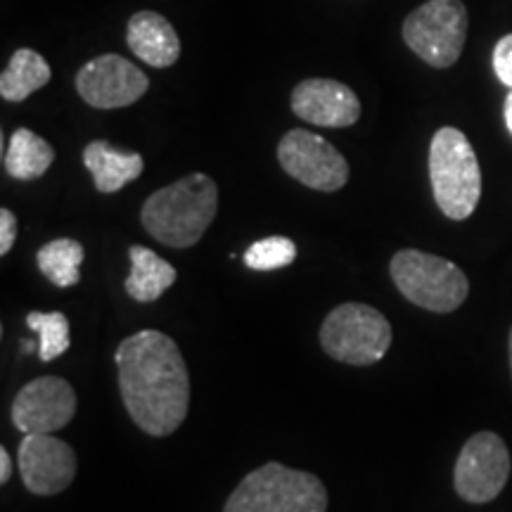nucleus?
<instances>
[{
  "mask_svg": "<svg viewBox=\"0 0 512 512\" xmlns=\"http://www.w3.org/2000/svg\"><path fill=\"white\" fill-rule=\"evenodd\" d=\"M119 392L140 430L169 437L190 408V375L181 349L159 330H140L117 349Z\"/></svg>",
  "mask_w": 512,
  "mask_h": 512,
  "instance_id": "1",
  "label": "nucleus"
},
{
  "mask_svg": "<svg viewBox=\"0 0 512 512\" xmlns=\"http://www.w3.org/2000/svg\"><path fill=\"white\" fill-rule=\"evenodd\" d=\"M219 209V188L207 174H190L152 192L140 211L147 233L166 247L197 245Z\"/></svg>",
  "mask_w": 512,
  "mask_h": 512,
  "instance_id": "2",
  "label": "nucleus"
},
{
  "mask_svg": "<svg viewBox=\"0 0 512 512\" xmlns=\"http://www.w3.org/2000/svg\"><path fill=\"white\" fill-rule=\"evenodd\" d=\"M430 181L441 214L465 221L475 214L482 197V169L475 147L463 131L444 126L430 145Z\"/></svg>",
  "mask_w": 512,
  "mask_h": 512,
  "instance_id": "3",
  "label": "nucleus"
},
{
  "mask_svg": "<svg viewBox=\"0 0 512 512\" xmlns=\"http://www.w3.org/2000/svg\"><path fill=\"white\" fill-rule=\"evenodd\" d=\"M223 512H328V491L311 472L273 460L242 479Z\"/></svg>",
  "mask_w": 512,
  "mask_h": 512,
  "instance_id": "4",
  "label": "nucleus"
},
{
  "mask_svg": "<svg viewBox=\"0 0 512 512\" xmlns=\"http://www.w3.org/2000/svg\"><path fill=\"white\" fill-rule=\"evenodd\" d=\"M389 273L408 302L432 313H453L470 294L467 275L453 261L420 249L396 252Z\"/></svg>",
  "mask_w": 512,
  "mask_h": 512,
  "instance_id": "5",
  "label": "nucleus"
},
{
  "mask_svg": "<svg viewBox=\"0 0 512 512\" xmlns=\"http://www.w3.org/2000/svg\"><path fill=\"white\" fill-rule=\"evenodd\" d=\"M320 347L347 366H370L392 347V325L368 304H339L320 325Z\"/></svg>",
  "mask_w": 512,
  "mask_h": 512,
  "instance_id": "6",
  "label": "nucleus"
},
{
  "mask_svg": "<svg viewBox=\"0 0 512 512\" xmlns=\"http://www.w3.org/2000/svg\"><path fill=\"white\" fill-rule=\"evenodd\" d=\"M403 41L430 67H453L467 41L465 5L460 0H427L403 22Z\"/></svg>",
  "mask_w": 512,
  "mask_h": 512,
  "instance_id": "7",
  "label": "nucleus"
},
{
  "mask_svg": "<svg viewBox=\"0 0 512 512\" xmlns=\"http://www.w3.org/2000/svg\"><path fill=\"white\" fill-rule=\"evenodd\" d=\"M278 162L306 188L335 192L349 181V164L342 152L316 133L294 128L278 145Z\"/></svg>",
  "mask_w": 512,
  "mask_h": 512,
  "instance_id": "8",
  "label": "nucleus"
},
{
  "mask_svg": "<svg viewBox=\"0 0 512 512\" xmlns=\"http://www.w3.org/2000/svg\"><path fill=\"white\" fill-rule=\"evenodd\" d=\"M510 477V451L494 432H479L460 451L453 484L467 503H491L505 489Z\"/></svg>",
  "mask_w": 512,
  "mask_h": 512,
  "instance_id": "9",
  "label": "nucleus"
},
{
  "mask_svg": "<svg viewBox=\"0 0 512 512\" xmlns=\"http://www.w3.org/2000/svg\"><path fill=\"white\" fill-rule=\"evenodd\" d=\"M74 415V387L55 375L24 384L12 401V422L22 434H53L67 427Z\"/></svg>",
  "mask_w": 512,
  "mask_h": 512,
  "instance_id": "10",
  "label": "nucleus"
},
{
  "mask_svg": "<svg viewBox=\"0 0 512 512\" xmlns=\"http://www.w3.org/2000/svg\"><path fill=\"white\" fill-rule=\"evenodd\" d=\"M150 88L147 76L119 55H100L76 76V91L95 110H117L138 102Z\"/></svg>",
  "mask_w": 512,
  "mask_h": 512,
  "instance_id": "11",
  "label": "nucleus"
},
{
  "mask_svg": "<svg viewBox=\"0 0 512 512\" xmlns=\"http://www.w3.org/2000/svg\"><path fill=\"white\" fill-rule=\"evenodd\" d=\"M17 460L24 486L36 496L62 494L76 477L74 448L53 434H24Z\"/></svg>",
  "mask_w": 512,
  "mask_h": 512,
  "instance_id": "12",
  "label": "nucleus"
},
{
  "mask_svg": "<svg viewBox=\"0 0 512 512\" xmlns=\"http://www.w3.org/2000/svg\"><path fill=\"white\" fill-rule=\"evenodd\" d=\"M292 112L313 126L349 128L361 119V102L344 83L306 79L292 91Z\"/></svg>",
  "mask_w": 512,
  "mask_h": 512,
  "instance_id": "13",
  "label": "nucleus"
},
{
  "mask_svg": "<svg viewBox=\"0 0 512 512\" xmlns=\"http://www.w3.org/2000/svg\"><path fill=\"white\" fill-rule=\"evenodd\" d=\"M126 43L133 55L157 69L171 67L181 57V38L176 29L171 27L169 19L152 10H143L131 17L126 29Z\"/></svg>",
  "mask_w": 512,
  "mask_h": 512,
  "instance_id": "14",
  "label": "nucleus"
},
{
  "mask_svg": "<svg viewBox=\"0 0 512 512\" xmlns=\"http://www.w3.org/2000/svg\"><path fill=\"white\" fill-rule=\"evenodd\" d=\"M83 164L93 174L95 188L105 195L119 192L143 174L145 162L138 152H124L112 147L107 140H93L83 150Z\"/></svg>",
  "mask_w": 512,
  "mask_h": 512,
  "instance_id": "15",
  "label": "nucleus"
},
{
  "mask_svg": "<svg viewBox=\"0 0 512 512\" xmlns=\"http://www.w3.org/2000/svg\"><path fill=\"white\" fill-rule=\"evenodd\" d=\"M128 256H131V275L126 280V292L136 302H157L176 283V268L152 249L133 245L128 249Z\"/></svg>",
  "mask_w": 512,
  "mask_h": 512,
  "instance_id": "16",
  "label": "nucleus"
},
{
  "mask_svg": "<svg viewBox=\"0 0 512 512\" xmlns=\"http://www.w3.org/2000/svg\"><path fill=\"white\" fill-rule=\"evenodd\" d=\"M55 162V150L48 140L29 128H17L5 150V171L17 181H36Z\"/></svg>",
  "mask_w": 512,
  "mask_h": 512,
  "instance_id": "17",
  "label": "nucleus"
},
{
  "mask_svg": "<svg viewBox=\"0 0 512 512\" xmlns=\"http://www.w3.org/2000/svg\"><path fill=\"white\" fill-rule=\"evenodd\" d=\"M50 64L36 50L19 48L0 76V95L8 102H22L50 81Z\"/></svg>",
  "mask_w": 512,
  "mask_h": 512,
  "instance_id": "18",
  "label": "nucleus"
},
{
  "mask_svg": "<svg viewBox=\"0 0 512 512\" xmlns=\"http://www.w3.org/2000/svg\"><path fill=\"white\" fill-rule=\"evenodd\" d=\"M38 271H41L55 287H74L81 280L83 247L72 238H60L48 242L36 254Z\"/></svg>",
  "mask_w": 512,
  "mask_h": 512,
  "instance_id": "19",
  "label": "nucleus"
},
{
  "mask_svg": "<svg viewBox=\"0 0 512 512\" xmlns=\"http://www.w3.org/2000/svg\"><path fill=\"white\" fill-rule=\"evenodd\" d=\"M29 330L38 332V358L43 363L55 361L69 349V320L60 311H31L27 316Z\"/></svg>",
  "mask_w": 512,
  "mask_h": 512,
  "instance_id": "20",
  "label": "nucleus"
},
{
  "mask_svg": "<svg viewBox=\"0 0 512 512\" xmlns=\"http://www.w3.org/2000/svg\"><path fill=\"white\" fill-rule=\"evenodd\" d=\"M294 259H297V245L283 235L254 242L245 252V266L252 271H278L294 264Z\"/></svg>",
  "mask_w": 512,
  "mask_h": 512,
  "instance_id": "21",
  "label": "nucleus"
},
{
  "mask_svg": "<svg viewBox=\"0 0 512 512\" xmlns=\"http://www.w3.org/2000/svg\"><path fill=\"white\" fill-rule=\"evenodd\" d=\"M494 72L503 86L512 91V34L503 36L494 48Z\"/></svg>",
  "mask_w": 512,
  "mask_h": 512,
  "instance_id": "22",
  "label": "nucleus"
},
{
  "mask_svg": "<svg viewBox=\"0 0 512 512\" xmlns=\"http://www.w3.org/2000/svg\"><path fill=\"white\" fill-rule=\"evenodd\" d=\"M17 240V219L10 209H0V254H8Z\"/></svg>",
  "mask_w": 512,
  "mask_h": 512,
  "instance_id": "23",
  "label": "nucleus"
},
{
  "mask_svg": "<svg viewBox=\"0 0 512 512\" xmlns=\"http://www.w3.org/2000/svg\"><path fill=\"white\" fill-rule=\"evenodd\" d=\"M12 475V460L8 448H0V484H5Z\"/></svg>",
  "mask_w": 512,
  "mask_h": 512,
  "instance_id": "24",
  "label": "nucleus"
},
{
  "mask_svg": "<svg viewBox=\"0 0 512 512\" xmlns=\"http://www.w3.org/2000/svg\"><path fill=\"white\" fill-rule=\"evenodd\" d=\"M503 117H505V126H508V131L512 133V91L508 93V98H505Z\"/></svg>",
  "mask_w": 512,
  "mask_h": 512,
  "instance_id": "25",
  "label": "nucleus"
},
{
  "mask_svg": "<svg viewBox=\"0 0 512 512\" xmlns=\"http://www.w3.org/2000/svg\"><path fill=\"white\" fill-rule=\"evenodd\" d=\"M508 354H510V373H512V330H510V337H508Z\"/></svg>",
  "mask_w": 512,
  "mask_h": 512,
  "instance_id": "26",
  "label": "nucleus"
}]
</instances>
